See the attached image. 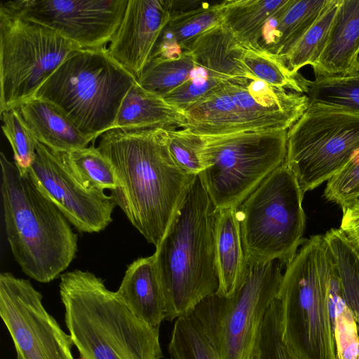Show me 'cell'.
<instances>
[{
  "mask_svg": "<svg viewBox=\"0 0 359 359\" xmlns=\"http://www.w3.org/2000/svg\"><path fill=\"white\" fill-rule=\"evenodd\" d=\"M324 196L341 208L359 199V150L327 182Z\"/></svg>",
  "mask_w": 359,
  "mask_h": 359,
  "instance_id": "obj_34",
  "label": "cell"
},
{
  "mask_svg": "<svg viewBox=\"0 0 359 359\" xmlns=\"http://www.w3.org/2000/svg\"><path fill=\"white\" fill-rule=\"evenodd\" d=\"M29 280L0 273V316L13 339L16 359H74V342L42 304Z\"/></svg>",
  "mask_w": 359,
  "mask_h": 359,
  "instance_id": "obj_12",
  "label": "cell"
},
{
  "mask_svg": "<svg viewBox=\"0 0 359 359\" xmlns=\"http://www.w3.org/2000/svg\"><path fill=\"white\" fill-rule=\"evenodd\" d=\"M137 81L107 47L82 49L66 59L34 97L58 107L93 141L113 128L125 96Z\"/></svg>",
  "mask_w": 359,
  "mask_h": 359,
  "instance_id": "obj_6",
  "label": "cell"
},
{
  "mask_svg": "<svg viewBox=\"0 0 359 359\" xmlns=\"http://www.w3.org/2000/svg\"><path fill=\"white\" fill-rule=\"evenodd\" d=\"M359 52V0H339L326 46L312 66L316 76L355 72Z\"/></svg>",
  "mask_w": 359,
  "mask_h": 359,
  "instance_id": "obj_18",
  "label": "cell"
},
{
  "mask_svg": "<svg viewBox=\"0 0 359 359\" xmlns=\"http://www.w3.org/2000/svg\"><path fill=\"white\" fill-rule=\"evenodd\" d=\"M197 69L193 56L184 50L175 58L149 59L137 79L142 88L163 97L187 81Z\"/></svg>",
  "mask_w": 359,
  "mask_h": 359,
  "instance_id": "obj_26",
  "label": "cell"
},
{
  "mask_svg": "<svg viewBox=\"0 0 359 359\" xmlns=\"http://www.w3.org/2000/svg\"><path fill=\"white\" fill-rule=\"evenodd\" d=\"M219 210L196 175L154 254L166 320L191 313L201 301L218 290L216 230Z\"/></svg>",
  "mask_w": 359,
  "mask_h": 359,
  "instance_id": "obj_2",
  "label": "cell"
},
{
  "mask_svg": "<svg viewBox=\"0 0 359 359\" xmlns=\"http://www.w3.org/2000/svg\"><path fill=\"white\" fill-rule=\"evenodd\" d=\"M332 0H288L271 19L263 49L283 58L304 33L316 22Z\"/></svg>",
  "mask_w": 359,
  "mask_h": 359,
  "instance_id": "obj_23",
  "label": "cell"
},
{
  "mask_svg": "<svg viewBox=\"0 0 359 359\" xmlns=\"http://www.w3.org/2000/svg\"><path fill=\"white\" fill-rule=\"evenodd\" d=\"M359 150V115L309 104L287 130L285 163L304 193L342 170Z\"/></svg>",
  "mask_w": 359,
  "mask_h": 359,
  "instance_id": "obj_11",
  "label": "cell"
},
{
  "mask_svg": "<svg viewBox=\"0 0 359 359\" xmlns=\"http://www.w3.org/2000/svg\"><path fill=\"white\" fill-rule=\"evenodd\" d=\"M216 262L219 283L216 293L229 297L241 287L248 271L237 208L219 210L216 230Z\"/></svg>",
  "mask_w": 359,
  "mask_h": 359,
  "instance_id": "obj_22",
  "label": "cell"
},
{
  "mask_svg": "<svg viewBox=\"0 0 359 359\" xmlns=\"http://www.w3.org/2000/svg\"><path fill=\"white\" fill-rule=\"evenodd\" d=\"M29 174L79 231L97 233L112 222L116 206L104 190L88 188L67 165L63 152L38 142Z\"/></svg>",
  "mask_w": 359,
  "mask_h": 359,
  "instance_id": "obj_14",
  "label": "cell"
},
{
  "mask_svg": "<svg viewBox=\"0 0 359 359\" xmlns=\"http://www.w3.org/2000/svg\"><path fill=\"white\" fill-rule=\"evenodd\" d=\"M288 0H224L222 22L245 48L261 50L268 22Z\"/></svg>",
  "mask_w": 359,
  "mask_h": 359,
  "instance_id": "obj_24",
  "label": "cell"
},
{
  "mask_svg": "<svg viewBox=\"0 0 359 359\" xmlns=\"http://www.w3.org/2000/svg\"><path fill=\"white\" fill-rule=\"evenodd\" d=\"M17 109L38 142L54 151L69 153L86 147L93 141L58 107L46 100L33 97Z\"/></svg>",
  "mask_w": 359,
  "mask_h": 359,
  "instance_id": "obj_20",
  "label": "cell"
},
{
  "mask_svg": "<svg viewBox=\"0 0 359 359\" xmlns=\"http://www.w3.org/2000/svg\"><path fill=\"white\" fill-rule=\"evenodd\" d=\"M324 238L337 268L342 299L359 332V253L339 229H331Z\"/></svg>",
  "mask_w": 359,
  "mask_h": 359,
  "instance_id": "obj_25",
  "label": "cell"
},
{
  "mask_svg": "<svg viewBox=\"0 0 359 359\" xmlns=\"http://www.w3.org/2000/svg\"><path fill=\"white\" fill-rule=\"evenodd\" d=\"M1 192L7 240L22 272L49 283L76 257L78 236L70 223L30 175L0 154Z\"/></svg>",
  "mask_w": 359,
  "mask_h": 359,
  "instance_id": "obj_4",
  "label": "cell"
},
{
  "mask_svg": "<svg viewBox=\"0 0 359 359\" xmlns=\"http://www.w3.org/2000/svg\"><path fill=\"white\" fill-rule=\"evenodd\" d=\"M283 266L278 260L248 265L244 282L233 294L214 293L194 308L222 359H254L264 319L278 294Z\"/></svg>",
  "mask_w": 359,
  "mask_h": 359,
  "instance_id": "obj_9",
  "label": "cell"
},
{
  "mask_svg": "<svg viewBox=\"0 0 359 359\" xmlns=\"http://www.w3.org/2000/svg\"><path fill=\"white\" fill-rule=\"evenodd\" d=\"M167 131V142L172 158L186 173L198 175L204 169L203 140L186 128Z\"/></svg>",
  "mask_w": 359,
  "mask_h": 359,
  "instance_id": "obj_33",
  "label": "cell"
},
{
  "mask_svg": "<svg viewBox=\"0 0 359 359\" xmlns=\"http://www.w3.org/2000/svg\"><path fill=\"white\" fill-rule=\"evenodd\" d=\"M169 20L168 0H128L108 53L137 79Z\"/></svg>",
  "mask_w": 359,
  "mask_h": 359,
  "instance_id": "obj_15",
  "label": "cell"
},
{
  "mask_svg": "<svg viewBox=\"0 0 359 359\" xmlns=\"http://www.w3.org/2000/svg\"><path fill=\"white\" fill-rule=\"evenodd\" d=\"M309 104H318L359 115V72L346 76H316L310 81Z\"/></svg>",
  "mask_w": 359,
  "mask_h": 359,
  "instance_id": "obj_28",
  "label": "cell"
},
{
  "mask_svg": "<svg viewBox=\"0 0 359 359\" xmlns=\"http://www.w3.org/2000/svg\"><path fill=\"white\" fill-rule=\"evenodd\" d=\"M331 259L324 236H312L283 275L277 296L282 339L299 359H337L329 295Z\"/></svg>",
  "mask_w": 359,
  "mask_h": 359,
  "instance_id": "obj_5",
  "label": "cell"
},
{
  "mask_svg": "<svg viewBox=\"0 0 359 359\" xmlns=\"http://www.w3.org/2000/svg\"><path fill=\"white\" fill-rule=\"evenodd\" d=\"M262 359H299L284 344H279L269 350Z\"/></svg>",
  "mask_w": 359,
  "mask_h": 359,
  "instance_id": "obj_37",
  "label": "cell"
},
{
  "mask_svg": "<svg viewBox=\"0 0 359 359\" xmlns=\"http://www.w3.org/2000/svg\"><path fill=\"white\" fill-rule=\"evenodd\" d=\"M97 148L114 169L113 201L156 248L196 175L174 161L165 130L113 128L100 136Z\"/></svg>",
  "mask_w": 359,
  "mask_h": 359,
  "instance_id": "obj_1",
  "label": "cell"
},
{
  "mask_svg": "<svg viewBox=\"0 0 359 359\" xmlns=\"http://www.w3.org/2000/svg\"><path fill=\"white\" fill-rule=\"evenodd\" d=\"M245 49L222 22L194 37L182 48L183 51L191 54L198 69L207 75L240 84L257 80L243 62Z\"/></svg>",
  "mask_w": 359,
  "mask_h": 359,
  "instance_id": "obj_16",
  "label": "cell"
},
{
  "mask_svg": "<svg viewBox=\"0 0 359 359\" xmlns=\"http://www.w3.org/2000/svg\"><path fill=\"white\" fill-rule=\"evenodd\" d=\"M355 72H359V52H358L357 57H356Z\"/></svg>",
  "mask_w": 359,
  "mask_h": 359,
  "instance_id": "obj_38",
  "label": "cell"
},
{
  "mask_svg": "<svg viewBox=\"0 0 359 359\" xmlns=\"http://www.w3.org/2000/svg\"><path fill=\"white\" fill-rule=\"evenodd\" d=\"M63 154L69 169L86 187L110 191L116 189L114 169L97 147H86Z\"/></svg>",
  "mask_w": 359,
  "mask_h": 359,
  "instance_id": "obj_31",
  "label": "cell"
},
{
  "mask_svg": "<svg viewBox=\"0 0 359 359\" xmlns=\"http://www.w3.org/2000/svg\"><path fill=\"white\" fill-rule=\"evenodd\" d=\"M0 115L3 133L13 151L14 163L21 175H26L35 159L39 142L25 124L17 108Z\"/></svg>",
  "mask_w": 359,
  "mask_h": 359,
  "instance_id": "obj_32",
  "label": "cell"
},
{
  "mask_svg": "<svg viewBox=\"0 0 359 359\" xmlns=\"http://www.w3.org/2000/svg\"><path fill=\"white\" fill-rule=\"evenodd\" d=\"M339 229L359 253V199L342 208Z\"/></svg>",
  "mask_w": 359,
  "mask_h": 359,
  "instance_id": "obj_36",
  "label": "cell"
},
{
  "mask_svg": "<svg viewBox=\"0 0 359 359\" xmlns=\"http://www.w3.org/2000/svg\"><path fill=\"white\" fill-rule=\"evenodd\" d=\"M222 1L168 0L170 20L149 59L179 57L187 43L222 22Z\"/></svg>",
  "mask_w": 359,
  "mask_h": 359,
  "instance_id": "obj_17",
  "label": "cell"
},
{
  "mask_svg": "<svg viewBox=\"0 0 359 359\" xmlns=\"http://www.w3.org/2000/svg\"><path fill=\"white\" fill-rule=\"evenodd\" d=\"M183 111L168 104L163 97L142 88L137 81L125 96L113 128H184ZM112 128V129H113Z\"/></svg>",
  "mask_w": 359,
  "mask_h": 359,
  "instance_id": "obj_21",
  "label": "cell"
},
{
  "mask_svg": "<svg viewBox=\"0 0 359 359\" xmlns=\"http://www.w3.org/2000/svg\"><path fill=\"white\" fill-rule=\"evenodd\" d=\"M116 294L129 309L151 327L165 320V300L155 255L140 257L126 271Z\"/></svg>",
  "mask_w": 359,
  "mask_h": 359,
  "instance_id": "obj_19",
  "label": "cell"
},
{
  "mask_svg": "<svg viewBox=\"0 0 359 359\" xmlns=\"http://www.w3.org/2000/svg\"><path fill=\"white\" fill-rule=\"evenodd\" d=\"M81 50L57 32L0 7V114L34 97Z\"/></svg>",
  "mask_w": 359,
  "mask_h": 359,
  "instance_id": "obj_10",
  "label": "cell"
},
{
  "mask_svg": "<svg viewBox=\"0 0 359 359\" xmlns=\"http://www.w3.org/2000/svg\"><path fill=\"white\" fill-rule=\"evenodd\" d=\"M65 322L80 359H161L159 327L137 318L94 273L60 275Z\"/></svg>",
  "mask_w": 359,
  "mask_h": 359,
  "instance_id": "obj_3",
  "label": "cell"
},
{
  "mask_svg": "<svg viewBox=\"0 0 359 359\" xmlns=\"http://www.w3.org/2000/svg\"><path fill=\"white\" fill-rule=\"evenodd\" d=\"M128 0H15L0 7L48 27L82 49L107 47Z\"/></svg>",
  "mask_w": 359,
  "mask_h": 359,
  "instance_id": "obj_13",
  "label": "cell"
},
{
  "mask_svg": "<svg viewBox=\"0 0 359 359\" xmlns=\"http://www.w3.org/2000/svg\"><path fill=\"white\" fill-rule=\"evenodd\" d=\"M242 60L256 79L278 88L306 94L310 81L292 73L280 57L264 49L245 48Z\"/></svg>",
  "mask_w": 359,
  "mask_h": 359,
  "instance_id": "obj_29",
  "label": "cell"
},
{
  "mask_svg": "<svg viewBox=\"0 0 359 359\" xmlns=\"http://www.w3.org/2000/svg\"><path fill=\"white\" fill-rule=\"evenodd\" d=\"M304 195L294 174L284 162L237 208L249 266L278 260L286 267L292 261L306 241Z\"/></svg>",
  "mask_w": 359,
  "mask_h": 359,
  "instance_id": "obj_7",
  "label": "cell"
},
{
  "mask_svg": "<svg viewBox=\"0 0 359 359\" xmlns=\"http://www.w3.org/2000/svg\"><path fill=\"white\" fill-rule=\"evenodd\" d=\"M200 136L205 169L198 176L219 210L238 208L285 161L287 130Z\"/></svg>",
  "mask_w": 359,
  "mask_h": 359,
  "instance_id": "obj_8",
  "label": "cell"
},
{
  "mask_svg": "<svg viewBox=\"0 0 359 359\" xmlns=\"http://www.w3.org/2000/svg\"><path fill=\"white\" fill-rule=\"evenodd\" d=\"M339 0L332 3L316 22L304 33L283 58L287 67L294 74L306 65L311 67L322 54L334 19Z\"/></svg>",
  "mask_w": 359,
  "mask_h": 359,
  "instance_id": "obj_30",
  "label": "cell"
},
{
  "mask_svg": "<svg viewBox=\"0 0 359 359\" xmlns=\"http://www.w3.org/2000/svg\"><path fill=\"white\" fill-rule=\"evenodd\" d=\"M168 353V359H222L194 312L175 320Z\"/></svg>",
  "mask_w": 359,
  "mask_h": 359,
  "instance_id": "obj_27",
  "label": "cell"
},
{
  "mask_svg": "<svg viewBox=\"0 0 359 359\" xmlns=\"http://www.w3.org/2000/svg\"><path fill=\"white\" fill-rule=\"evenodd\" d=\"M194 73L180 86L163 97L170 104L184 111L186 108L205 97L225 81L224 79L208 76L202 69Z\"/></svg>",
  "mask_w": 359,
  "mask_h": 359,
  "instance_id": "obj_35",
  "label": "cell"
}]
</instances>
